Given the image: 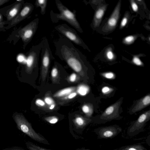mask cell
Wrapping results in <instances>:
<instances>
[{
    "label": "cell",
    "instance_id": "obj_1",
    "mask_svg": "<svg viewBox=\"0 0 150 150\" xmlns=\"http://www.w3.org/2000/svg\"><path fill=\"white\" fill-rule=\"evenodd\" d=\"M55 3L59 13H56L51 11L50 15L51 20L53 23H56L60 20L67 22L81 33L83 31L76 18V11H71L59 0H55Z\"/></svg>",
    "mask_w": 150,
    "mask_h": 150
},
{
    "label": "cell",
    "instance_id": "obj_2",
    "mask_svg": "<svg viewBox=\"0 0 150 150\" xmlns=\"http://www.w3.org/2000/svg\"><path fill=\"white\" fill-rule=\"evenodd\" d=\"M14 120L19 129L31 138L40 143L49 144V142L44 137L34 130L31 124L23 115L17 114L15 116Z\"/></svg>",
    "mask_w": 150,
    "mask_h": 150
},
{
    "label": "cell",
    "instance_id": "obj_3",
    "mask_svg": "<svg viewBox=\"0 0 150 150\" xmlns=\"http://www.w3.org/2000/svg\"><path fill=\"white\" fill-rule=\"evenodd\" d=\"M43 45L41 50V79L44 81L47 77L49 66L52 60L54 59L48 41L43 37Z\"/></svg>",
    "mask_w": 150,
    "mask_h": 150
},
{
    "label": "cell",
    "instance_id": "obj_4",
    "mask_svg": "<svg viewBox=\"0 0 150 150\" xmlns=\"http://www.w3.org/2000/svg\"><path fill=\"white\" fill-rule=\"evenodd\" d=\"M150 119V110H149L140 115L138 119L132 123L128 128L127 135L133 137L144 131V128L146 123Z\"/></svg>",
    "mask_w": 150,
    "mask_h": 150
},
{
    "label": "cell",
    "instance_id": "obj_5",
    "mask_svg": "<svg viewBox=\"0 0 150 150\" xmlns=\"http://www.w3.org/2000/svg\"><path fill=\"white\" fill-rule=\"evenodd\" d=\"M55 29L71 42L83 48L86 47L83 41L76 31L66 24L58 25L55 27Z\"/></svg>",
    "mask_w": 150,
    "mask_h": 150
},
{
    "label": "cell",
    "instance_id": "obj_6",
    "mask_svg": "<svg viewBox=\"0 0 150 150\" xmlns=\"http://www.w3.org/2000/svg\"><path fill=\"white\" fill-rule=\"evenodd\" d=\"M122 128L117 125L100 127L95 129L94 132L98 139H112L122 132Z\"/></svg>",
    "mask_w": 150,
    "mask_h": 150
},
{
    "label": "cell",
    "instance_id": "obj_7",
    "mask_svg": "<svg viewBox=\"0 0 150 150\" xmlns=\"http://www.w3.org/2000/svg\"><path fill=\"white\" fill-rule=\"evenodd\" d=\"M122 100H119L106 109L100 116V121L103 123L118 119L119 117V111Z\"/></svg>",
    "mask_w": 150,
    "mask_h": 150
},
{
    "label": "cell",
    "instance_id": "obj_8",
    "mask_svg": "<svg viewBox=\"0 0 150 150\" xmlns=\"http://www.w3.org/2000/svg\"><path fill=\"white\" fill-rule=\"evenodd\" d=\"M121 7V1H120L103 27V31L107 32L113 30L116 28L120 17Z\"/></svg>",
    "mask_w": 150,
    "mask_h": 150
},
{
    "label": "cell",
    "instance_id": "obj_9",
    "mask_svg": "<svg viewBox=\"0 0 150 150\" xmlns=\"http://www.w3.org/2000/svg\"><path fill=\"white\" fill-rule=\"evenodd\" d=\"M150 104V95H147L137 102L131 111V114L139 111L149 105Z\"/></svg>",
    "mask_w": 150,
    "mask_h": 150
},
{
    "label": "cell",
    "instance_id": "obj_10",
    "mask_svg": "<svg viewBox=\"0 0 150 150\" xmlns=\"http://www.w3.org/2000/svg\"><path fill=\"white\" fill-rule=\"evenodd\" d=\"M92 120L89 118H86L80 115L75 116L73 120L75 126L77 129H83L92 122Z\"/></svg>",
    "mask_w": 150,
    "mask_h": 150
},
{
    "label": "cell",
    "instance_id": "obj_11",
    "mask_svg": "<svg viewBox=\"0 0 150 150\" xmlns=\"http://www.w3.org/2000/svg\"><path fill=\"white\" fill-rule=\"evenodd\" d=\"M107 8L106 5H103L100 6L97 9L93 20V26L95 28L100 26Z\"/></svg>",
    "mask_w": 150,
    "mask_h": 150
},
{
    "label": "cell",
    "instance_id": "obj_12",
    "mask_svg": "<svg viewBox=\"0 0 150 150\" xmlns=\"http://www.w3.org/2000/svg\"><path fill=\"white\" fill-rule=\"evenodd\" d=\"M76 87H72L63 89L55 93L53 97L57 99L63 98L73 92L76 91Z\"/></svg>",
    "mask_w": 150,
    "mask_h": 150
},
{
    "label": "cell",
    "instance_id": "obj_13",
    "mask_svg": "<svg viewBox=\"0 0 150 150\" xmlns=\"http://www.w3.org/2000/svg\"><path fill=\"white\" fill-rule=\"evenodd\" d=\"M58 64L57 63H55L51 71V77L53 83H59V74Z\"/></svg>",
    "mask_w": 150,
    "mask_h": 150
},
{
    "label": "cell",
    "instance_id": "obj_14",
    "mask_svg": "<svg viewBox=\"0 0 150 150\" xmlns=\"http://www.w3.org/2000/svg\"><path fill=\"white\" fill-rule=\"evenodd\" d=\"M116 150H147V149L140 143H139L123 146Z\"/></svg>",
    "mask_w": 150,
    "mask_h": 150
},
{
    "label": "cell",
    "instance_id": "obj_15",
    "mask_svg": "<svg viewBox=\"0 0 150 150\" xmlns=\"http://www.w3.org/2000/svg\"><path fill=\"white\" fill-rule=\"evenodd\" d=\"M48 1L47 0H37L35 2V5L40 8L41 13L42 15L46 14Z\"/></svg>",
    "mask_w": 150,
    "mask_h": 150
},
{
    "label": "cell",
    "instance_id": "obj_16",
    "mask_svg": "<svg viewBox=\"0 0 150 150\" xmlns=\"http://www.w3.org/2000/svg\"><path fill=\"white\" fill-rule=\"evenodd\" d=\"M82 110L84 113L88 118L91 117L93 112V107L90 103L86 104L82 107Z\"/></svg>",
    "mask_w": 150,
    "mask_h": 150
},
{
    "label": "cell",
    "instance_id": "obj_17",
    "mask_svg": "<svg viewBox=\"0 0 150 150\" xmlns=\"http://www.w3.org/2000/svg\"><path fill=\"white\" fill-rule=\"evenodd\" d=\"M78 93L76 91L73 92L67 96L63 98L58 99L59 103L61 104H63L65 103L69 102L77 96Z\"/></svg>",
    "mask_w": 150,
    "mask_h": 150
},
{
    "label": "cell",
    "instance_id": "obj_18",
    "mask_svg": "<svg viewBox=\"0 0 150 150\" xmlns=\"http://www.w3.org/2000/svg\"><path fill=\"white\" fill-rule=\"evenodd\" d=\"M89 91L88 87L84 85H81L77 87L76 91L77 93L82 96L86 95Z\"/></svg>",
    "mask_w": 150,
    "mask_h": 150
},
{
    "label": "cell",
    "instance_id": "obj_19",
    "mask_svg": "<svg viewBox=\"0 0 150 150\" xmlns=\"http://www.w3.org/2000/svg\"><path fill=\"white\" fill-rule=\"evenodd\" d=\"M34 8V7L32 5H27L21 12L20 13L21 16L23 17H27L32 12Z\"/></svg>",
    "mask_w": 150,
    "mask_h": 150
},
{
    "label": "cell",
    "instance_id": "obj_20",
    "mask_svg": "<svg viewBox=\"0 0 150 150\" xmlns=\"http://www.w3.org/2000/svg\"><path fill=\"white\" fill-rule=\"evenodd\" d=\"M44 101L48 108L52 105L56 104L54 100L48 94L45 95L44 98Z\"/></svg>",
    "mask_w": 150,
    "mask_h": 150
},
{
    "label": "cell",
    "instance_id": "obj_21",
    "mask_svg": "<svg viewBox=\"0 0 150 150\" xmlns=\"http://www.w3.org/2000/svg\"><path fill=\"white\" fill-rule=\"evenodd\" d=\"M36 105L40 108L44 110H49L48 107L46 105L44 101L40 99H37L35 102Z\"/></svg>",
    "mask_w": 150,
    "mask_h": 150
},
{
    "label": "cell",
    "instance_id": "obj_22",
    "mask_svg": "<svg viewBox=\"0 0 150 150\" xmlns=\"http://www.w3.org/2000/svg\"><path fill=\"white\" fill-rule=\"evenodd\" d=\"M26 144L27 148L30 150H49L42 148L30 142H27Z\"/></svg>",
    "mask_w": 150,
    "mask_h": 150
},
{
    "label": "cell",
    "instance_id": "obj_23",
    "mask_svg": "<svg viewBox=\"0 0 150 150\" xmlns=\"http://www.w3.org/2000/svg\"><path fill=\"white\" fill-rule=\"evenodd\" d=\"M80 77L78 75L75 73L71 74L68 78V81L71 83H75L78 81Z\"/></svg>",
    "mask_w": 150,
    "mask_h": 150
},
{
    "label": "cell",
    "instance_id": "obj_24",
    "mask_svg": "<svg viewBox=\"0 0 150 150\" xmlns=\"http://www.w3.org/2000/svg\"><path fill=\"white\" fill-rule=\"evenodd\" d=\"M45 120L51 124H55L57 123L59 120L58 118L55 116H50L44 118Z\"/></svg>",
    "mask_w": 150,
    "mask_h": 150
},
{
    "label": "cell",
    "instance_id": "obj_25",
    "mask_svg": "<svg viewBox=\"0 0 150 150\" xmlns=\"http://www.w3.org/2000/svg\"><path fill=\"white\" fill-rule=\"evenodd\" d=\"M101 75L103 77L108 79H113L115 78V74L111 72L103 73L101 74Z\"/></svg>",
    "mask_w": 150,
    "mask_h": 150
},
{
    "label": "cell",
    "instance_id": "obj_26",
    "mask_svg": "<svg viewBox=\"0 0 150 150\" xmlns=\"http://www.w3.org/2000/svg\"><path fill=\"white\" fill-rule=\"evenodd\" d=\"M136 37L133 36H129L126 37L123 40L124 43L127 44H130L134 42Z\"/></svg>",
    "mask_w": 150,
    "mask_h": 150
},
{
    "label": "cell",
    "instance_id": "obj_27",
    "mask_svg": "<svg viewBox=\"0 0 150 150\" xmlns=\"http://www.w3.org/2000/svg\"><path fill=\"white\" fill-rule=\"evenodd\" d=\"M113 89L107 86H105L102 88V92L104 95H107L111 93L113 91Z\"/></svg>",
    "mask_w": 150,
    "mask_h": 150
},
{
    "label": "cell",
    "instance_id": "obj_28",
    "mask_svg": "<svg viewBox=\"0 0 150 150\" xmlns=\"http://www.w3.org/2000/svg\"><path fill=\"white\" fill-rule=\"evenodd\" d=\"M106 56L109 60H112L114 59V54L110 48L107 50L106 53Z\"/></svg>",
    "mask_w": 150,
    "mask_h": 150
},
{
    "label": "cell",
    "instance_id": "obj_29",
    "mask_svg": "<svg viewBox=\"0 0 150 150\" xmlns=\"http://www.w3.org/2000/svg\"><path fill=\"white\" fill-rule=\"evenodd\" d=\"M129 16L128 14H126L123 19L121 24V28H122L126 25L128 20Z\"/></svg>",
    "mask_w": 150,
    "mask_h": 150
},
{
    "label": "cell",
    "instance_id": "obj_30",
    "mask_svg": "<svg viewBox=\"0 0 150 150\" xmlns=\"http://www.w3.org/2000/svg\"><path fill=\"white\" fill-rule=\"evenodd\" d=\"M132 61L137 66H142L143 64L139 58L137 56L133 57Z\"/></svg>",
    "mask_w": 150,
    "mask_h": 150
},
{
    "label": "cell",
    "instance_id": "obj_31",
    "mask_svg": "<svg viewBox=\"0 0 150 150\" xmlns=\"http://www.w3.org/2000/svg\"><path fill=\"white\" fill-rule=\"evenodd\" d=\"M130 3L133 11L135 12H137L138 11V7L137 4L134 1H131Z\"/></svg>",
    "mask_w": 150,
    "mask_h": 150
},
{
    "label": "cell",
    "instance_id": "obj_32",
    "mask_svg": "<svg viewBox=\"0 0 150 150\" xmlns=\"http://www.w3.org/2000/svg\"><path fill=\"white\" fill-rule=\"evenodd\" d=\"M18 11L17 9L14 8L10 12L9 14L11 16L13 17L15 16L17 13Z\"/></svg>",
    "mask_w": 150,
    "mask_h": 150
},
{
    "label": "cell",
    "instance_id": "obj_33",
    "mask_svg": "<svg viewBox=\"0 0 150 150\" xmlns=\"http://www.w3.org/2000/svg\"><path fill=\"white\" fill-rule=\"evenodd\" d=\"M24 57L22 55H20L18 57L19 61L20 62H22L24 60Z\"/></svg>",
    "mask_w": 150,
    "mask_h": 150
},
{
    "label": "cell",
    "instance_id": "obj_34",
    "mask_svg": "<svg viewBox=\"0 0 150 150\" xmlns=\"http://www.w3.org/2000/svg\"><path fill=\"white\" fill-rule=\"evenodd\" d=\"M81 150H91L90 149H82Z\"/></svg>",
    "mask_w": 150,
    "mask_h": 150
},
{
    "label": "cell",
    "instance_id": "obj_35",
    "mask_svg": "<svg viewBox=\"0 0 150 150\" xmlns=\"http://www.w3.org/2000/svg\"><path fill=\"white\" fill-rule=\"evenodd\" d=\"M22 150L19 149H13V150Z\"/></svg>",
    "mask_w": 150,
    "mask_h": 150
},
{
    "label": "cell",
    "instance_id": "obj_36",
    "mask_svg": "<svg viewBox=\"0 0 150 150\" xmlns=\"http://www.w3.org/2000/svg\"><path fill=\"white\" fill-rule=\"evenodd\" d=\"M1 16H0V19H1Z\"/></svg>",
    "mask_w": 150,
    "mask_h": 150
}]
</instances>
